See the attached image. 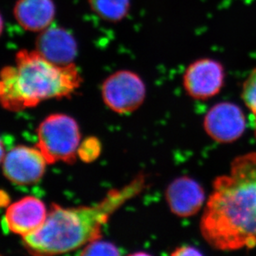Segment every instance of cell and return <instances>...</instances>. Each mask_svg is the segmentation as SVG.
I'll list each match as a JSON object with an SVG mask.
<instances>
[{
  "mask_svg": "<svg viewBox=\"0 0 256 256\" xmlns=\"http://www.w3.org/2000/svg\"><path fill=\"white\" fill-rule=\"evenodd\" d=\"M200 232L210 247L220 252L256 246V152L234 158L229 172L213 181Z\"/></svg>",
  "mask_w": 256,
  "mask_h": 256,
  "instance_id": "1",
  "label": "cell"
},
{
  "mask_svg": "<svg viewBox=\"0 0 256 256\" xmlns=\"http://www.w3.org/2000/svg\"><path fill=\"white\" fill-rule=\"evenodd\" d=\"M140 175L120 189H112L99 203L65 208L52 204L45 222L36 232L22 237L28 252L36 256H56L74 252L102 238L110 216L144 188Z\"/></svg>",
  "mask_w": 256,
  "mask_h": 256,
  "instance_id": "2",
  "label": "cell"
},
{
  "mask_svg": "<svg viewBox=\"0 0 256 256\" xmlns=\"http://www.w3.org/2000/svg\"><path fill=\"white\" fill-rule=\"evenodd\" d=\"M82 83L75 62L56 65L36 49H21L15 55L14 65L1 70L0 100L5 110L21 112L44 100L70 96Z\"/></svg>",
  "mask_w": 256,
  "mask_h": 256,
  "instance_id": "3",
  "label": "cell"
},
{
  "mask_svg": "<svg viewBox=\"0 0 256 256\" xmlns=\"http://www.w3.org/2000/svg\"><path fill=\"white\" fill-rule=\"evenodd\" d=\"M36 137V147L48 164L76 162L80 144V132L78 122L72 117L64 114L48 116L39 124Z\"/></svg>",
  "mask_w": 256,
  "mask_h": 256,
  "instance_id": "4",
  "label": "cell"
},
{
  "mask_svg": "<svg viewBox=\"0 0 256 256\" xmlns=\"http://www.w3.org/2000/svg\"><path fill=\"white\" fill-rule=\"evenodd\" d=\"M102 94L104 104L112 110L120 114H130L144 102L146 87L137 73L120 70L103 82Z\"/></svg>",
  "mask_w": 256,
  "mask_h": 256,
  "instance_id": "5",
  "label": "cell"
},
{
  "mask_svg": "<svg viewBox=\"0 0 256 256\" xmlns=\"http://www.w3.org/2000/svg\"><path fill=\"white\" fill-rule=\"evenodd\" d=\"M225 80L222 63L214 58H202L188 66L182 76V85L192 99L208 100L222 92Z\"/></svg>",
  "mask_w": 256,
  "mask_h": 256,
  "instance_id": "6",
  "label": "cell"
},
{
  "mask_svg": "<svg viewBox=\"0 0 256 256\" xmlns=\"http://www.w3.org/2000/svg\"><path fill=\"white\" fill-rule=\"evenodd\" d=\"M243 110L232 102H219L206 112L203 127L206 134L219 144H232L242 138L246 130Z\"/></svg>",
  "mask_w": 256,
  "mask_h": 256,
  "instance_id": "7",
  "label": "cell"
},
{
  "mask_svg": "<svg viewBox=\"0 0 256 256\" xmlns=\"http://www.w3.org/2000/svg\"><path fill=\"white\" fill-rule=\"evenodd\" d=\"M2 172L12 184L28 186L41 180L46 171V158L38 148L18 145L2 160Z\"/></svg>",
  "mask_w": 256,
  "mask_h": 256,
  "instance_id": "8",
  "label": "cell"
},
{
  "mask_svg": "<svg viewBox=\"0 0 256 256\" xmlns=\"http://www.w3.org/2000/svg\"><path fill=\"white\" fill-rule=\"evenodd\" d=\"M48 214L46 206L40 199L24 196L8 206L2 222L8 232L24 237L40 229Z\"/></svg>",
  "mask_w": 256,
  "mask_h": 256,
  "instance_id": "9",
  "label": "cell"
},
{
  "mask_svg": "<svg viewBox=\"0 0 256 256\" xmlns=\"http://www.w3.org/2000/svg\"><path fill=\"white\" fill-rule=\"evenodd\" d=\"M166 200L172 214L188 218L202 210L206 198L198 182L188 176H182L174 179L168 186Z\"/></svg>",
  "mask_w": 256,
  "mask_h": 256,
  "instance_id": "10",
  "label": "cell"
},
{
  "mask_svg": "<svg viewBox=\"0 0 256 256\" xmlns=\"http://www.w3.org/2000/svg\"><path fill=\"white\" fill-rule=\"evenodd\" d=\"M35 49L42 56L59 66L75 62L78 42L70 32L52 25L40 32L35 41Z\"/></svg>",
  "mask_w": 256,
  "mask_h": 256,
  "instance_id": "11",
  "label": "cell"
},
{
  "mask_svg": "<svg viewBox=\"0 0 256 256\" xmlns=\"http://www.w3.org/2000/svg\"><path fill=\"white\" fill-rule=\"evenodd\" d=\"M56 12L54 0H17L12 8L18 24L25 31L38 34L52 25Z\"/></svg>",
  "mask_w": 256,
  "mask_h": 256,
  "instance_id": "12",
  "label": "cell"
},
{
  "mask_svg": "<svg viewBox=\"0 0 256 256\" xmlns=\"http://www.w3.org/2000/svg\"><path fill=\"white\" fill-rule=\"evenodd\" d=\"M97 17L108 22H118L128 16L130 0H87Z\"/></svg>",
  "mask_w": 256,
  "mask_h": 256,
  "instance_id": "13",
  "label": "cell"
},
{
  "mask_svg": "<svg viewBox=\"0 0 256 256\" xmlns=\"http://www.w3.org/2000/svg\"><path fill=\"white\" fill-rule=\"evenodd\" d=\"M240 96L247 109L254 117L256 136V66L250 70L242 84Z\"/></svg>",
  "mask_w": 256,
  "mask_h": 256,
  "instance_id": "14",
  "label": "cell"
},
{
  "mask_svg": "<svg viewBox=\"0 0 256 256\" xmlns=\"http://www.w3.org/2000/svg\"><path fill=\"white\" fill-rule=\"evenodd\" d=\"M102 152V144L96 137H88L80 142L78 155L82 162L90 164L100 157Z\"/></svg>",
  "mask_w": 256,
  "mask_h": 256,
  "instance_id": "15",
  "label": "cell"
},
{
  "mask_svg": "<svg viewBox=\"0 0 256 256\" xmlns=\"http://www.w3.org/2000/svg\"><path fill=\"white\" fill-rule=\"evenodd\" d=\"M79 254L80 256H118L120 252L114 244L99 239L87 244Z\"/></svg>",
  "mask_w": 256,
  "mask_h": 256,
  "instance_id": "16",
  "label": "cell"
},
{
  "mask_svg": "<svg viewBox=\"0 0 256 256\" xmlns=\"http://www.w3.org/2000/svg\"><path fill=\"white\" fill-rule=\"evenodd\" d=\"M202 253L194 246H184L178 247L172 252V256H202Z\"/></svg>",
  "mask_w": 256,
  "mask_h": 256,
  "instance_id": "17",
  "label": "cell"
},
{
  "mask_svg": "<svg viewBox=\"0 0 256 256\" xmlns=\"http://www.w3.org/2000/svg\"><path fill=\"white\" fill-rule=\"evenodd\" d=\"M10 198L7 192H5L4 190L1 191L0 194V204L2 206V208H8L10 206Z\"/></svg>",
  "mask_w": 256,
  "mask_h": 256,
  "instance_id": "18",
  "label": "cell"
}]
</instances>
